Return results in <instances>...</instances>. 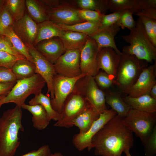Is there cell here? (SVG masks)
Wrapping results in <instances>:
<instances>
[{
  "instance_id": "cell-14",
  "label": "cell",
  "mask_w": 156,
  "mask_h": 156,
  "mask_svg": "<svg viewBox=\"0 0 156 156\" xmlns=\"http://www.w3.org/2000/svg\"><path fill=\"white\" fill-rule=\"evenodd\" d=\"M27 47L35 65L36 73L40 75L45 81L47 88V94H50L51 99H52L54 97L53 79L57 74L53 64L44 57L34 46H29Z\"/></svg>"
},
{
  "instance_id": "cell-19",
  "label": "cell",
  "mask_w": 156,
  "mask_h": 156,
  "mask_svg": "<svg viewBox=\"0 0 156 156\" xmlns=\"http://www.w3.org/2000/svg\"><path fill=\"white\" fill-rule=\"evenodd\" d=\"M120 29L117 23L104 29L99 30L91 36L97 44L99 49L103 47H111L119 55L122 53L116 46L115 37Z\"/></svg>"
},
{
  "instance_id": "cell-45",
  "label": "cell",
  "mask_w": 156,
  "mask_h": 156,
  "mask_svg": "<svg viewBox=\"0 0 156 156\" xmlns=\"http://www.w3.org/2000/svg\"><path fill=\"white\" fill-rule=\"evenodd\" d=\"M135 15L140 16H144L156 20V8H148L144 9Z\"/></svg>"
},
{
  "instance_id": "cell-52",
  "label": "cell",
  "mask_w": 156,
  "mask_h": 156,
  "mask_svg": "<svg viewBox=\"0 0 156 156\" xmlns=\"http://www.w3.org/2000/svg\"><path fill=\"white\" fill-rule=\"evenodd\" d=\"M2 105H3V104L1 102V100H0V107Z\"/></svg>"
},
{
  "instance_id": "cell-40",
  "label": "cell",
  "mask_w": 156,
  "mask_h": 156,
  "mask_svg": "<svg viewBox=\"0 0 156 156\" xmlns=\"http://www.w3.org/2000/svg\"><path fill=\"white\" fill-rule=\"evenodd\" d=\"M143 145L146 156H154L156 154V127L146 140Z\"/></svg>"
},
{
  "instance_id": "cell-16",
  "label": "cell",
  "mask_w": 156,
  "mask_h": 156,
  "mask_svg": "<svg viewBox=\"0 0 156 156\" xmlns=\"http://www.w3.org/2000/svg\"><path fill=\"white\" fill-rule=\"evenodd\" d=\"M12 29L15 33L27 47L34 46L38 29V24L25 12L19 20L14 22Z\"/></svg>"
},
{
  "instance_id": "cell-44",
  "label": "cell",
  "mask_w": 156,
  "mask_h": 156,
  "mask_svg": "<svg viewBox=\"0 0 156 156\" xmlns=\"http://www.w3.org/2000/svg\"><path fill=\"white\" fill-rule=\"evenodd\" d=\"M51 154L49 146L44 145L37 150L31 151L21 156H50Z\"/></svg>"
},
{
  "instance_id": "cell-43",
  "label": "cell",
  "mask_w": 156,
  "mask_h": 156,
  "mask_svg": "<svg viewBox=\"0 0 156 156\" xmlns=\"http://www.w3.org/2000/svg\"><path fill=\"white\" fill-rule=\"evenodd\" d=\"M17 80L11 69L0 67V82H16Z\"/></svg>"
},
{
  "instance_id": "cell-23",
  "label": "cell",
  "mask_w": 156,
  "mask_h": 156,
  "mask_svg": "<svg viewBox=\"0 0 156 156\" xmlns=\"http://www.w3.org/2000/svg\"><path fill=\"white\" fill-rule=\"evenodd\" d=\"M88 36L86 34L71 31H64L61 36V40L65 51L79 49L85 45Z\"/></svg>"
},
{
  "instance_id": "cell-42",
  "label": "cell",
  "mask_w": 156,
  "mask_h": 156,
  "mask_svg": "<svg viewBox=\"0 0 156 156\" xmlns=\"http://www.w3.org/2000/svg\"><path fill=\"white\" fill-rule=\"evenodd\" d=\"M21 59L8 52L0 51V67L12 69L15 63Z\"/></svg>"
},
{
  "instance_id": "cell-5",
  "label": "cell",
  "mask_w": 156,
  "mask_h": 156,
  "mask_svg": "<svg viewBox=\"0 0 156 156\" xmlns=\"http://www.w3.org/2000/svg\"><path fill=\"white\" fill-rule=\"evenodd\" d=\"M46 82L39 74L17 81L9 93L1 100L2 104L13 103L21 107L31 94L37 95L41 93Z\"/></svg>"
},
{
  "instance_id": "cell-18",
  "label": "cell",
  "mask_w": 156,
  "mask_h": 156,
  "mask_svg": "<svg viewBox=\"0 0 156 156\" xmlns=\"http://www.w3.org/2000/svg\"><path fill=\"white\" fill-rule=\"evenodd\" d=\"M34 47L44 57L53 64L65 51L61 40L58 37L42 40Z\"/></svg>"
},
{
  "instance_id": "cell-9",
  "label": "cell",
  "mask_w": 156,
  "mask_h": 156,
  "mask_svg": "<svg viewBox=\"0 0 156 156\" xmlns=\"http://www.w3.org/2000/svg\"><path fill=\"white\" fill-rule=\"evenodd\" d=\"M87 75L81 73L78 76L69 77L56 74L53 82L54 97L51 99L53 109L59 114L66 99L73 91L77 82Z\"/></svg>"
},
{
  "instance_id": "cell-51",
  "label": "cell",
  "mask_w": 156,
  "mask_h": 156,
  "mask_svg": "<svg viewBox=\"0 0 156 156\" xmlns=\"http://www.w3.org/2000/svg\"><path fill=\"white\" fill-rule=\"evenodd\" d=\"M5 97V96H0V100L2 99L3 98H4Z\"/></svg>"
},
{
  "instance_id": "cell-50",
  "label": "cell",
  "mask_w": 156,
  "mask_h": 156,
  "mask_svg": "<svg viewBox=\"0 0 156 156\" xmlns=\"http://www.w3.org/2000/svg\"><path fill=\"white\" fill-rule=\"evenodd\" d=\"M5 3V0H0V10L2 8Z\"/></svg>"
},
{
  "instance_id": "cell-17",
  "label": "cell",
  "mask_w": 156,
  "mask_h": 156,
  "mask_svg": "<svg viewBox=\"0 0 156 156\" xmlns=\"http://www.w3.org/2000/svg\"><path fill=\"white\" fill-rule=\"evenodd\" d=\"M120 55L111 47L99 49L97 56L99 69L103 70L112 79L115 80Z\"/></svg>"
},
{
  "instance_id": "cell-1",
  "label": "cell",
  "mask_w": 156,
  "mask_h": 156,
  "mask_svg": "<svg viewBox=\"0 0 156 156\" xmlns=\"http://www.w3.org/2000/svg\"><path fill=\"white\" fill-rule=\"evenodd\" d=\"M117 114L108 121L93 136L91 148L96 155L121 156L134 144L133 132L122 122Z\"/></svg>"
},
{
  "instance_id": "cell-41",
  "label": "cell",
  "mask_w": 156,
  "mask_h": 156,
  "mask_svg": "<svg viewBox=\"0 0 156 156\" xmlns=\"http://www.w3.org/2000/svg\"><path fill=\"white\" fill-rule=\"evenodd\" d=\"M123 11L113 12L108 14H103L100 22L99 30H100L116 23L119 19Z\"/></svg>"
},
{
  "instance_id": "cell-8",
  "label": "cell",
  "mask_w": 156,
  "mask_h": 156,
  "mask_svg": "<svg viewBox=\"0 0 156 156\" xmlns=\"http://www.w3.org/2000/svg\"><path fill=\"white\" fill-rule=\"evenodd\" d=\"M76 85L96 112L100 114L107 109L105 92L99 89L93 77L86 75L80 79Z\"/></svg>"
},
{
  "instance_id": "cell-27",
  "label": "cell",
  "mask_w": 156,
  "mask_h": 156,
  "mask_svg": "<svg viewBox=\"0 0 156 156\" xmlns=\"http://www.w3.org/2000/svg\"><path fill=\"white\" fill-rule=\"evenodd\" d=\"M11 70L17 80L30 77L36 73L35 64L26 59L18 60L12 66Z\"/></svg>"
},
{
  "instance_id": "cell-48",
  "label": "cell",
  "mask_w": 156,
  "mask_h": 156,
  "mask_svg": "<svg viewBox=\"0 0 156 156\" xmlns=\"http://www.w3.org/2000/svg\"><path fill=\"white\" fill-rule=\"evenodd\" d=\"M50 156H64L62 153L60 152H55L53 154H51Z\"/></svg>"
},
{
  "instance_id": "cell-15",
  "label": "cell",
  "mask_w": 156,
  "mask_h": 156,
  "mask_svg": "<svg viewBox=\"0 0 156 156\" xmlns=\"http://www.w3.org/2000/svg\"><path fill=\"white\" fill-rule=\"evenodd\" d=\"M156 62L144 68L135 83L126 94L133 97L149 94L153 86L156 84Z\"/></svg>"
},
{
  "instance_id": "cell-4",
  "label": "cell",
  "mask_w": 156,
  "mask_h": 156,
  "mask_svg": "<svg viewBox=\"0 0 156 156\" xmlns=\"http://www.w3.org/2000/svg\"><path fill=\"white\" fill-rule=\"evenodd\" d=\"M148 64L146 62L134 56L122 53L115 80V85L126 94L135 83L142 70L148 66Z\"/></svg>"
},
{
  "instance_id": "cell-20",
  "label": "cell",
  "mask_w": 156,
  "mask_h": 156,
  "mask_svg": "<svg viewBox=\"0 0 156 156\" xmlns=\"http://www.w3.org/2000/svg\"><path fill=\"white\" fill-rule=\"evenodd\" d=\"M122 98L131 109L143 112H156V99L151 97L149 94L135 97L127 95Z\"/></svg>"
},
{
  "instance_id": "cell-32",
  "label": "cell",
  "mask_w": 156,
  "mask_h": 156,
  "mask_svg": "<svg viewBox=\"0 0 156 156\" xmlns=\"http://www.w3.org/2000/svg\"><path fill=\"white\" fill-rule=\"evenodd\" d=\"M12 27L5 29L2 35L5 36L9 39L14 48L18 53L27 60L34 63L33 58L29 53L27 47L15 33Z\"/></svg>"
},
{
  "instance_id": "cell-25",
  "label": "cell",
  "mask_w": 156,
  "mask_h": 156,
  "mask_svg": "<svg viewBox=\"0 0 156 156\" xmlns=\"http://www.w3.org/2000/svg\"><path fill=\"white\" fill-rule=\"evenodd\" d=\"M26 10L30 17L37 24L48 20V8L38 0H25Z\"/></svg>"
},
{
  "instance_id": "cell-33",
  "label": "cell",
  "mask_w": 156,
  "mask_h": 156,
  "mask_svg": "<svg viewBox=\"0 0 156 156\" xmlns=\"http://www.w3.org/2000/svg\"><path fill=\"white\" fill-rule=\"evenodd\" d=\"M5 3L14 22L20 19L25 15V0H5Z\"/></svg>"
},
{
  "instance_id": "cell-38",
  "label": "cell",
  "mask_w": 156,
  "mask_h": 156,
  "mask_svg": "<svg viewBox=\"0 0 156 156\" xmlns=\"http://www.w3.org/2000/svg\"><path fill=\"white\" fill-rule=\"evenodd\" d=\"M78 13L82 19L86 21L92 22H100L104 14L97 11L79 8Z\"/></svg>"
},
{
  "instance_id": "cell-13",
  "label": "cell",
  "mask_w": 156,
  "mask_h": 156,
  "mask_svg": "<svg viewBox=\"0 0 156 156\" xmlns=\"http://www.w3.org/2000/svg\"><path fill=\"white\" fill-rule=\"evenodd\" d=\"M99 50L95 41L88 36L80 52V68L81 73L94 77L99 72L97 61Z\"/></svg>"
},
{
  "instance_id": "cell-24",
  "label": "cell",
  "mask_w": 156,
  "mask_h": 156,
  "mask_svg": "<svg viewBox=\"0 0 156 156\" xmlns=\"http://www.w3.org/2000/svg\"><path fill=\"white\" fill-rule=\"evenodd\" d=\"M21 107L27 110L32 114V121L34 128L39 130H43L49 124L50 121L47 118L46 112L41 105H31L25 103Z\"/></svg>"
},
{
  "instance_id": "cell-49",
  "label": "cell",
  "mask_w": 156,
  "mask_h": 156,
  "mask_svg": "<svg viewBox=\"0 0 156 156\" xmlns=\"http://www.w3.org/2000/svg\"><path fill=\"white\" fill-rule=\"evenodd\" d=\"M129 149H126L125 150L124 152L125 153L126 156H132L129 152Z\"/></svg>"
},
{
  "instance_id": "cell-21",
  "label": "cell",
  "mask_w": 156,
  "mask_h": 156,
  "mask_svg": "<svg viewBox=\"0 0 156 156\" xmlns=\"http://www.w3.org/2000/svg\"><path fill=\"white\" fill-rule=\"evenodd\" d=\"M38 32L34 47L42 40L55 37L60 38L64 31L58 24L49 20L38 23Z\"/></svg>"
},
{
  "instance_id": "cell-36",
  "label": "cell",
  "mask_w": 156,
  "mask_h": 156,
  "mask_svg": "<svg viewBox=\"0 0 156 156\" xmlns=\"http://www.w3.org/2000/svg\"><path fill=\"white\" fill-rule=\"evenodd\" d=\"M14 22L5 3L0 10V35L5 29L12 27Z\"/></svg>"
},
{
  "instance_id": "cell-30",
  "label": "cell",
  "mask_w": 156,
  "mask_h": 156,
  "mask_svg": "<svg viewBox=\"0 0 156 156\" xmlns=\"http://www.w3.org/2000/svg\"><path fill=\"white\" fill-rule=\"evenodd\" d=\"M51 99L49 96H46L42 93L35 95V96L29 102L30 105L37 104L41 105L45 110L47 118L49 121L51 120L57 121L59 114L53 109L51 103Z\"/></svg>"
},
{
  "instance_id": "cell-28",
  "label": "cell",
  "mask_w": 156,
  "mask_h": 156,
  "mask_svg": "<svg viewBox=\"0 0 156 156\" xmlns=\"http://www.w3.org/2000/svg\"><path fill=\"white\" fill-rule=\"evenodd\" d=\"M109 9L113 12L130 10L135 14L141 10L140 0H108Z\"/></svg>"
},
{
  "instance_id": "cell-34",
  "label": "cell",
  "mask_w": 156,
  "mask_h": 156,
  "mask_svg": "<svg viewBox=\"0 0 156 156\" xmlns=\"http://www.w3.org/2000/svg\"><path fill=\"white\" fill-rule=\"evenodd\" d=\"M138 17L142 23L147 36L156 47V20L144 16Z\"/></svg>"
},
{
  "instance_id": "cell-7",
  "label": "cell",
  "mask_w": 156,
  "mask_h": 156,
  "mask_svg": "<svg viewBox=\"0 0 156 156\" xmlns=\"http://www.w3.org/2000/svg\"><path fill=\"white\" fill-rule=\"evenodd\" d=\"M90 105L75 85L73 91L64 103L59 118L54 126L67 128L72 127L74 119Z\"/></svg>"
},
{
  "instance_id": "cell-2",
  "label": "cell",
  "mask_w": 156,
  "mask_h": 156,
  "mask_svg": "<svg viewBox=\"0 0 156 156\" xmlns=\"http://www.w3.org/2000/svg\"><path fill=\"white\" fill-rule=\"evenodd\" d=\"M22 111L16 105L5 111L0 117V156H14L20 142L18 134L23 131Z\"/></svg>"
},
{
  "instance_id": "cell-12",
  "label": "cell",
  "mask_w": 156,
  "mask_h": 156,
  "mask_svg": "<svg viewBox=\"0 0 156 156\" xmlns=\"http://www.w3.org/2000/svg\"><path fill=\"white\" fill-rule=\"evenodd\" d=\"M80 52L79 49L66 51L53 64L57 74L69 77L80 75Z\"/></svg>"
},
{
  "instance_id": "cell-29",
  "label": "cell",
  "mask_w": 156,
  "mask_h": 156,
  "mask_svg": "<svg viewBox=\"0 0 156 156\" xmlns=\"http://www.w3.org/2000/svg\"><path fill=\"white\" fill-rule=\"evenodd\" d=\"M58 24L64 31L78 32L91 36L99 30L100 23L86 21L71 25Z\"/></svg>"
},
{
  "instance_id": "cell-26",
  "label": "cell",
  "mask_w": 156,
  "mask_h": 156,
  "mask_svg": "<svg viewBox=\"0 0 156 156\" xmlns=\"http://www.w3.org/2000/svg\"><path fill=\"white\" fill-rule=\"evenodd\" d=\"M105 94L106 103L118 115L122 118L125 117L131 108L124 102L120 94L118 92L108 90Z\"/></svg>"
},
{
  "instance_id": "cell-11",
  "label": "cell",
  "mask_w": 156,
  "mask_h": 156,
  "mask_svg": "<svg viewBox=\"0 0 156 156\" xmlns=\"http://www.w3.org/2000/svg\"><path fill=\"white\" fill-rule=\"evenodd\" d=\"M117 114L114 111L111 109H107L101 113L99 118L93 123L90 129L83 134H77L72 139L73 144L77 150L82 151L87 148L90 151L92 139L95 134L110 119Z\"/></svg>"
},
{
  "instance_id": "cell-6",
  "label": "cell",
  "mask_w": 156,
  "mask_h": 156,
  "mask_svg": "<svg viewBox=\"0 0 156 156\" xmlns=\"http://www.w3.org/2000/svg\"><path fill=\"white\" fill-rule=\"evenodd\" d=\"M122 122L139 137L143 145L156 127V112H143L131 108Z\"/></svg>"
},
{
  "instance_id": "cell-46",
  "label": "cell",
  "mask_w": 156,
  "mask_h": 156,
  "mask_svg": "<svg viewBox=\"0 0 156 156\" xmlns=\"http://www.w3.org/2000/svg\"><path fill=\"white\" fill-rule=\"evenodd\" d=\"M16 82H0V96H6L10 91Z\"/></svg>"
},
{
  "instance_id": "cell-37",
  "label": "cell",
  "mask_w": 156,
  "mask_h": 156,
  "mask_svg": "<svg viewBox=\"0 0 156 156\" xmlns=\"http://www.w3.org/2000/svg\"><path fill=\"white\" fill-rule=\"evenodd\" d=\"M0 51L8 52L20 59H26L14 48L9 39L3 35H0Z\"/></svg>"
},
{
  "instance_id": "cell-22",
  "label": "cell",
  "mask_w": 156,
  "mask_h": 156,
  "mask_svg": "<svg viewBox=\"0 0 156 156\" xmlns=\"http://www.w3.org/2000/svg\"><path fill=\"white\" fill-rule=\"evenodd\" d=\"M100 114L90 105L80 113L73 120L72 125L79 129L80 134L86 133L90 128L94 122L97 119Z\"/></svg>"
},
{
  "instance_id": "cell-10",
  "label": "cell",
  "mask_w": 156,
  "mask_h": 156,
  "mask_svg": "<svg viewBox=\"0 0 156 156\" xmlns=\"http://www.w3.org/2000/svg\"><path fill=\"white\" fill-rule=\"evenodd\" d=\"M79 8L70 2L61 1L56 6L48 8V20L57 24L71 25L86 22L80 17Z\"/></svg>"
},
{
  "instance_id": "cell-35",
  "label": "cell",
  "mask_w": 156,
  "mask_h": 156,
  "mask_svg": "<svg viewBox=\"0 0 156 156\" xmlns=\"http://www.w3.org/2000/svg\"><path fill=\"white\" fill-rule=\"evenodd\" d=\"M133 12L130 10L123 11L119 19L116 23L122 29L126 28L130 30L134 28L136 26V21L133 16Z\"/></svg>"
},
{
  "instance_id": "cell-47",
  "label": "cell",
  "mask_w": 156,
  "mask_h": 156,
  "mask_svg": "<svg viewBox=\"0 0 156 156\" xmlns=\"http://www.w3.org/2000/svg\"><path fill=\"white\" fill-rule=\"evenodd\" d=\"M149 94L151 97L156 99V84H155L152 88Z\"/></svg>"
},
{
  "instance_id": "cell-3",
  "label": "cell",
  "mask_w": 156,
  "mask_h": 156,
  "mask_svg": "<svg viewBox=\"0 0 156 156\" xmlns=\"http://www.w3.org/2000/svg\"><path fill=\"white\" fill-rule=\"evenodd\" d=\"M136 26L130 30L127 35L121 36L129 45L124 46L122 53L133 55L139 60L148 63L156 62V47L147 36L142 23L139 18L136 21Z\"/></svg>"
},
{
  "instance_id": "cell-31",
  "label": "cell",
  "mask_w": 156,
  "mask_h": 156,
  "mask_svg": "<svg viewBox=\"0 0 156 156\" xmlns=\"http://www.w3.org/2000/svg\"><path fill=\"white\" fill-rule=\"evenodd\" d=\"M70 2L79 9L96 11L102 13L109 9L108 0H77Z\"/></svg>"
},
{
  "instance_id": "cell-39",
  "label": "cell",
  "mask_w": 156,
  "mask_h": 156,
  "mask_svg": "<svg viewBox=\"0 0 156 156\" xmlns=\"http://www.w3.org/2000/svg\"><path fill=\"white\" fill-rule=\"evenodd\" d=\"M93 77L97 85L103 89H107L115 85V80L104 72H99Z\"/></svg>"
}]
</instances>
